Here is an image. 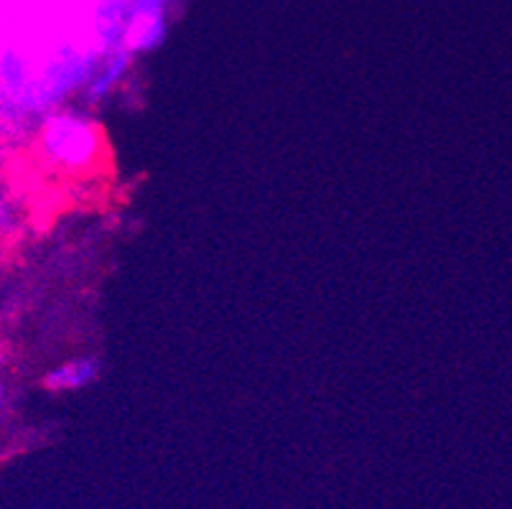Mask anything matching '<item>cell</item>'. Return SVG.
<instances>
[{
    "instance_id": "obj_1",
    "label": "cell",
    "mask_w": 512,
    "mask_h": 509,
    "mask_svg": "<svg viewBox=\"0 0 512 509\" xmlns=\"http://www.w3.org/2000/svg\"><path fill=\"white\" fill-rule=\"evenodd\" d=\"M44 148L51 161L67 168H82L95 158L97 130L74 115H57L44 128Z\"/></svg>"
},
{
    "instance_id": "obj_2",
    "label": "cell",
    "mask_w": 512,
    "mask_h": 509,
    "mask_svg": "<svg viewBox=\"0 0 512 509\" xmlns=\"http://www.w3.org/2000/svg\"><path fill=\"white\" fill-rule=\"evenodd\" d=\"M97 372H100V364L95 359H72V362L62 364L59 370L49 372L44 385L49 390H79L95 380Z\"/></svg>"
}]
</instances>
